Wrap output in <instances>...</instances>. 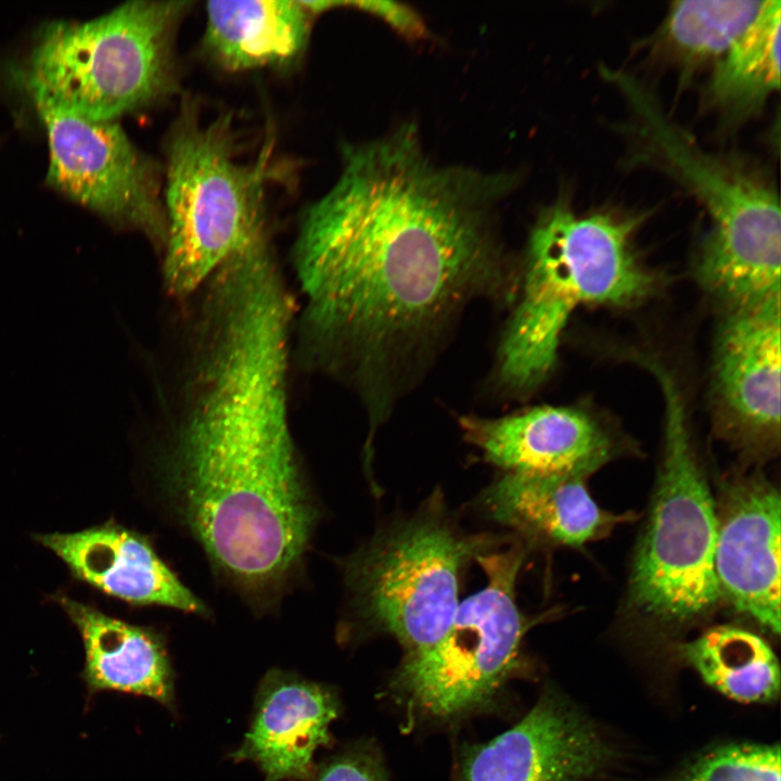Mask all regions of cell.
I'll return each instance as SVG.
<instances>
[{"label":"cell","mask_w":781,"mask_h":781,"mask_svg":"<svg viewBox=\"0 0 781 781\" xmlns=\"http://www.w3.org/2000/svg\"><path fill=\"white\" fill-rule=\"evenodd\" d=\"M516 184L512 171L437 164L413 124L346 143L292 248L303 363L382 394L462 304L501 283L496 222Z\"/></svg>","instance_id":"cell-1"},{"label":"cell","mask_w":781,"mask_h":781,"mask_svg":"<svg viewBox=\"0 0 781 781\" xmlns=\"http://www.w3.org/2000/svg\"><path fill=\"white\" fill-rule=\"evenodd\" d=\"M184 306L162 397L169 486L212 564L246 593H267L300 564L317 520L289 415L297 304L280 274L241 266Z\"/></svg>","instance_id":"cell-2"},{"label":"cell","mask_w":781,"mask_h":781,"mask_svg":"<svg viewBox=\"0 0 781 781\" xmlns=\"http://www.w3.org/2000/svg\"><path fill=\"white\" fill-rule=\"evenodd\" d=\"M631 225L610 214L581 216L560 200L536 220L521 299L499 347L498 377L526 392L553 368L561 334L582 305H626L649 294L653 277L631 247Z\"/></svg>","instance_id":"cell-3"},{"label":"cell","mask_w":781,"mask_h":781,"mask_svg":"<svg viewBox=\"0 0 781 781\" xmlns=\"http://www.w3.org/2000/svg\"><path fill=\"white\" fill-rule=\"evenodd\" d=\"M269 139L255 161L240 162L231 116L203 121L192 103L183 104L167 136L163 169L162 278L177 302L194 294L228 259L270 236Z\"/></svg>","instance_id":"cell-4"},{"label":"cell","mask_w":781,"mask_h":781,"mask_svg":"<svg viewBox=\"0 0 781 781\" xmlns=\"http://www.w3.org/2000/svg\"><path fill=\"white\" fill-rule=\"evenodd\" d=\"M191 5L129 1L87 22L50 24L24 74L34 104L115 121L174 95L176 36Z\"/></svg>","instance_id":"cell-5"},{"label":"cell","mask_w":781,"mask_h":781,"mask_svg":"<svg viewBox=\"0 0 781 781\" xmlns=\"http://www.w3.org/2000/svg\"><path fill=\"white\" fill-rule=\"evenodd\" d=\"M604 76L636 112L649 146L712 219L696 266L703 286L729 307L780 295L781 216L771 184L744 165L700 149L633 77L618 71Z\"/></svg>","instance_id":"cell-6"},{"label":"cell","mask_w":781,"mask_h":781,"mask_svg":"<svg viewBox=\"0 0 781 781\" xmlns=\"http://www.w3.org/2000/svg\"><path fill=\"white\" fill-rule=\"evenodd\" d=\"M491 543L458 529L441 496L433 495L344 561L353 615L362 627L393 636L407 654L428 648L458 610L462 566Z\"/></svg>","instance_id":"cell-7"},{"label":"cell","mask_w":781,"mask_h":781,"mask_svg":"<svg viewBox=\"0 0 781 781\" xmlns=\"http://www.w3.org/2000/svg\"><path fill=\"white\" fill-rule=\"evenodd\" d=\"M665 404V452L629 586L633 606L655 620L682 624L720 599L715 574L717 511L695 459L674 379L648 363Z\"/></svg>","instance_id":"cell-8"},{"label":"cell","mask_w":781,"mask_h":781,"mask_svg":"<svg viewBox=\"0 0 781 781\" xmlns=\"http://www.w3.org/2000/svg\"><path fill=\"white\" fill-rule=\"evenodd\" d=\"M487 585L463 600L445 635L406 654L392 689L409 712L450 720L486 708L515 669L528 622L515 601L520 547L479 554Z\"/></svg>","instance_id":"cell-9"},{"label":"cell","mask_w":781,"mask_h":781,"mask_svg":"<svg viewBox=\"0 0 781 781\" xmlns=\"http://www.w3.org/2000/svg\"><path fill=\"white\" fill-rule=\"evenodd\" d=\"M35 105L49 142V183L114 225L140 231L162 254L166 240L162 167L116 121Z\"/></svg>","instance_id":"cell-10"},{"label":"cell","mask_w":781,"mask_h":781,"mask_svg":"<svg viewBox=\"0 0 781 781\" xmlns=\"http://www.w3.org/2000/svg\"><path fill=\"white\" fill-rule=\"evenodd\" d=\"M613 757L594 725L548 691L513 727L466 751L459 781H582Z\"/></svg>","instance_id":"cell-11"},{"label":"cell","mask_w":781,"mask_h":781,"mask_svg":"<svg viewBox=\"0 0 781 781\" xmlns=\"http://www.w3.org/2000/svg\"><path fill=\"white\" fill-rule=\"evenodd\" d=\"M717 520L714 565L721 597L779 635V491L763 477L735 481L727 487Z\"/></svg>","instance_id":"cell-12"},{"label":"cell","mask_w":781,"mask_h":781,"mask_svg":"<svg viewBox=\"0 0 781 781\" xmlns=\"http://www.w3.org/2000/svg\"><path fill=\"white\" fill-rule=\"evenodd\" d=\"M465 439L504 472H580L591 475L610 458L612 443L587 413L538 406L500 418L460 419Z\"/></svg>","instance_id":"cell-13"},{"label":"cell","mask_w":781,"mask_h":781,"mask_svg":"<svg viewBox=\"0 0 781 781\" xmlns=\"http://www.w3.org/2000/svg\"><path fill=\"white\" fill-rule=\"evenodd\" d=\"M338 705L329 687L272 669L260 681L249 730L230 756L258 765L265 781H311L315 753L330 744Z\"/></svg>","instance_id":"cell-14"},{"label":"cell","mask_w":781,"mask_h":781,"mask_svg":"<svg viewBox=\"0 0 781 781\" xmlns=\"http://www.w3.org/2000/svg\"><path fill=\"white\" fill-rule=\"evenodd\" d=\"M73 576L131 604L202 614V601L163 562L146 537L113 522L74 533L37 535Z\"/></svg>","instance_id":"cell-15"},{"label":"cell","mask_w":781,"mask_h":781,"mask_svg":"<svg viewBox=\"0 0 781 781\" xmlns=\"http://www.w3.org/2000/svg\"><path fill=\"white\" fill-rule=\"evenodd\" d=\"M780 296L732 308L721 324L715 381L729 413L744 427L780 430Z\"/></svg>","instance_id":"cell-16"},{"label":"cell","mask_w":781,"mask_h":781,"mask_svg":"<svg viewBox=\"0 0 781 781\" xmlns=\"http://www.w3.org/2000/svg\"><path fill=\"white\" fill-rule=\"evenodd\" d=\"M580 472H504L483 495L487 514L502 525L579 547L626 518L602 510Z\"/></svg>","instance_id":"cell-17"},{"label":"cell","mask_w":781,"mask_h":781,"mask_svg":"<svg viewBox=\"0 0 781 781\" xmlns=\"http://www.w3.org/2000/svg\"><path fill=\"white\" fill-rule=\"evenodd\" d=\"M312 16L303 0L209 1L202 48L226 72L287 67L306 50Z\"/></svg>","instance_id":"cell-18"},{"label":"cell","mask_w":781,"mask_h":781,"mask_svg":"<svg viewBox=\"0 0 781 781\" xmlns=\"http://www.w3.org/2000/svg\"><path fill=\"white\" fill-rule=\"evenodd\" d=\"M55 599L81 636L91 691L144 695L172 708L174 671L161 635L68 597Z\"/></svg>","instance_id":"cell-19"},{"label":"cell","mask_w":781,"mask_h":781,"mask_svg":"<svg viewBox=\"0 0 781 781\" xmlns=\"http://www.w3.org/2000/svg\"><path fill=\"white\" fill-rule=\"evenodd\" d=\"M780 21V1H765L756 21L714 65L707 98L727 120L753 115L779 90Z\"/></svg>","instance_id":"cell-20"},{"label":"cell","mask_w":781,"mask_h":781,"mask_svg":"<svg viewBox=\"0 0 781 781\" xmlns=\"http://www.w3.org/2000/svg\"><path fill=\"white\" fill-rule=\"evenodd\" d=\"M680 653L707 684L732 700L758 703L779 694L778 658L748 630L716 626L683 644Z\"/></svg>","instance_id":"cell-21"},{"label":"cell","mask_w":781,"mask_h":781,"mask_svg":"<svg viewBox=\"0 0 781 781\" xmlns=\"http://www.w3.org/2000/svg\"><path fill=\"white\" fill-rule=\"evenodd\" d=\"M765 1L673 2L663 24L666 46L684 66L714 65L758 17Z\"/></svg>","instance_id":"cell-22"},{"label":"cell","mask_w":781,"mask_h":781,"mask_svg":"<svg viewBox=\"0 0 781 781\" xmlns=\"http://www.w3.org/2000/svg\"><path fill=\"white\" fill-rule=\"evenodd\" d=\"M679 781H780L778 745L734 743L697 757Z\"/></svg>","instance_id":"cell-23"},{"label":"cell","mask_w":781,"mask_h":781,"mask_svg":"<svg viewBox=\"0 0 781 781\" xmlns=\"http://www.w3.org/2000/svg\"><path fill=\"white\" fill-rule=\"evenodd\" d=\"M311 781H385L380 757L372 747L351 746L316 766Z\"/></svg>","instance_id":"cell-24"},{"label":"cell","mask_w":781,"mask_h":781,"mask_svg":"<svg viewBox=\"0 0 781 781\" xmlns=\"http://www.w3.org/2000/svg\"><path fill=\"white\" fill-rule=\"evenodd\" d=\"M347 5L383 18L408 38H419L425 33V26L417 13L401 4L385 1H348Z\"/></svg>","instance_id":"cell-25"}]
</instances>
